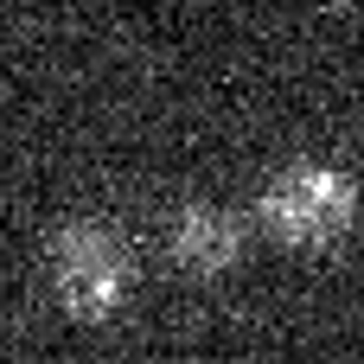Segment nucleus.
I'll return each instance as SVG.
<instances>
[{
    "label": "nucleus",
    "mask_w": 364,
    "mask_h": 364,
    "mask_svg": "<svg viewBox=\"0 0 364 364\" xmlns=\"http://www.w3.org/2000/svg\"><path fill=\"white\" fill-rule=\"evenodd\" d=\"M179 256H186L192 269H224V262L237 256V230H230L224 218H211V211H186V224H179Z\"/></svg>",
    "instance_id": "obj_3"
},
{
    "label": "nucleus",
    "mask_w": 364,
    "mask_h": 364,
    "mask_svg": "<svg viewBox=\"0 0 364 364\" xmlns=\"http://www.w3.org/2000/svg\"><path fill=\"white\" fill-rule=\"evenodd\" d=\"M358 218V192L333 166H294L262 192V224L288 250H320Z\"/></svg>",
    "instance_id": "obj_1"
},
{
    "label": "nucleus",
    "mask_w": 364,
    "mask_h": 364,
    "mask_svg": "<svg viewBox=\"0 0 364 364\" xmlns=\"http://www.w3.org/2000/svg\"><path fill=\"white\" fill-rule=\"evenodd\" d=\"M122 282H128V262H122V243L102 237V230H70L58 243V294L64 307L77 314H109L122 301Z\"/></svg>",
    "instance_id": "obj_2"
}]
</instances>
